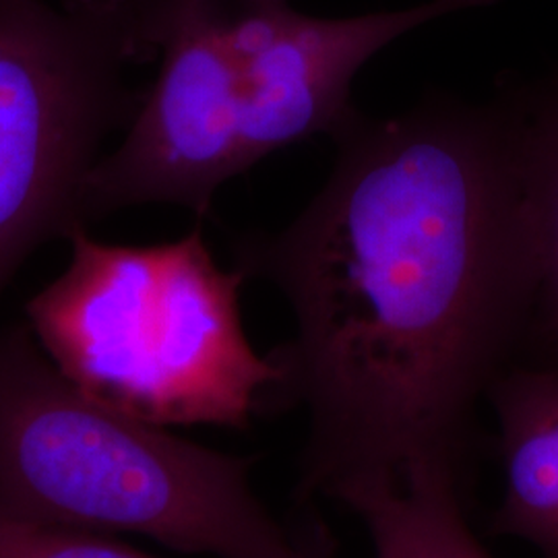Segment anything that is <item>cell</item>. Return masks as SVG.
<instances>
[{
	"label": "cell",
	"mask_w": 558,
	"mask_h": 558,
	"mask_svg": "<svg viewBox=\"0 0 558 558\" xmlns=\"http://www.w3.org/2000/svg\"><path fill=\"white\" fill-rule=\"evenodd\" d=\"M468 486L445 474H418L373 486L341 505L360 519L373 558H495L468 521Z\"/></svg>",
	"instance_id": "obj_7"
},
{
	"label": "cell",
	"mask_w": 558,
	"mask_h": 558,
	"mask_svg": "<svg viewBox=\"0 0 558 558\" xmlns=\"http://www.w3.org/2000/svg\"><path fill=\"white\" fill-rule=\"evenodd\" d=\"M69 267L27 304L41 352L85 396L158 426L246 428L279 368L246 338L240 269H221L201 228L114 246L85 228Z\"/></svg>",
	"instance_id": "obj_3"
},
{
	"label": "cell",
	"mask_w": 558,
	"mask_h": 558,
	"mask_svg": "<svg viewBox=\"0 0 558 558\" xmlns=\"http://www.w3.org/2000/svg\"><path fill=\"white\" fill-rule=\"evenodd\" d=\"M133 0H0V292L41 242L85 228L81 197L101 141L145 92Z\"/></svg>",
	"instance_id": "obj_4"
},
{
	"label": "cell",
	"mask_w": 558,
	"mask_h": 558,
	"mask_svg": "<svg viewBox=\"0 0 558 558\" xmlns=\"http://www.w3.org/2000/svg\"><path fill=\"white\" fill-rule=\"evenodd\" d=\"M515 100L538 259V290L519 362H558V73L518 92Z\"/></svg>",
	"instance_id": "obj_8"
},
{
	"label": "cell",
	"mask_w": 558,
	"mask_h": 558,
	"mask_svg": "<svg viewBox=\"0 0 558 558\" xmlns=\"http://www.w3.org/2000/svg\"><path fill=\"white\" fill-rule=\"evenodd\" d=\"M251 468L85 396L29 329L0 336V521L214 558H339L319 519L269 511Z\"/></svg>",
	"instance_id": "obj_2"
},
{
	"label": "cell",
	"mask_w": 558,
	"mask_h": 558,
	"mask_svg": "<svg viewBox=\"0 0 558 558\" xmlns=\"http://www.w3.org/2000/svg\"><path fill=\"white\" fill-rule=\"evenodd\" d=\"M0 558H151L104 534L0 521Z\"/></svg>",
	"instance_id": "obj_9"
},
{
	"label": "cell",
	"mask_w": 558,
	"mask_h": 558,
	"mask_svg": "<svg viewBox=\"0 0 558 558\" xmlns=\"http://www.w3.org/2000/svg\"><path fill=\"white\" fill-rule=\"evenodd\" d=\"M502 497L490 534L558 558V362H515L488 391Z\"/></svg>",
	"instance_id": "obj_6"
},
{
	"label": "cell",
	"mask_w": 558,
	"mask_h": 558,
	"mask_svg": "<svg viewBox=\"0 0 558 558\" xmlns=\"http://www.w3.org/2000/svg\"><path fill=\"white\" fill-rule=\"evenodd\" d=\"M299 218L240 240L294 333L271 403L306 420L299 497L445 474L468 486L478 410L521 360L538 290L513 94L362 119Z\"/></svg>",
	"instance_id": "obj_1"
},
{
	"label": "cell",
	"mask_w": 558,
	"mask_h": 558,
	"mask_svg": "<svg viewBox=\"0 0 558 558\" xmlns=\"http://www.w3.org/2000/svg\"><path fill=\"white\" fill-rule=\"evenodd\" d=\"M145 60H160L129 133L85 182L81 220L168 203L197 218L226 180L248 170V64L239 40L242 0H133Z\"/></svg>",
	"instance_id": "obj_5"
}]
</instances>
